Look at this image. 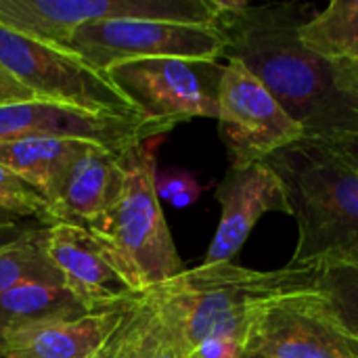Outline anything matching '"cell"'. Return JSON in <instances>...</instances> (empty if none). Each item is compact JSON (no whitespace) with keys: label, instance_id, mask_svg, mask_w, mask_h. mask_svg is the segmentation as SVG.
<instances>
[{"label":"cell","instance_id":"6da1fadb","mask_svg":"<svg viewBox=\"0 0 358 358\" xmlns=\"http://www.w3.org/2000/svg\"><path fill=\"white\" fill-rule=\"evenodd\" d=\"M227 59L241 61L296 120L306 141L358 134V82L352 65L334 63L300 40L310 15L298 4L216 0Z\"/></svg>","mask_w":358,"mask_h":358},{"label":"cell","instance_id":"7a4b0ae2","mask_svg":"<svg viewBox=\"0 0 358 358\" xmlns=\"http://www.w3.org/2000/svg\"><path fill=\"white\" fill-rule=\"evenodd\" d=\"M323 266L254 271L233 262L199 264L145 292L168 329L191 355L208 338L245 340L252 319L268 302L319 289Z\"/></svg>","mask_w":358,"mask_h":358},{"label":"cell","instance_id":"3957f363","mask_svg":"<svg viewBox=\"0 0 358 358\" xmlns=\"http://www.w3.org/2000/svg\"><path fill=\"white\" fill-rule=\"evenodd\" d=\"M266 162L281 178L298 224L289 264L323 266L358 258V168L306 138Z\"/></svg>","mask_w":358,"mask_h":358},{"label":"cell","instance_id":"277c9868","mask_svg":"<svg viewBox=\"0 0 358 358\" xmlns=\"http://www.w3.org/2000/svg\"><path fill=\"white\" fill-rule=\"evenodd\" d=\"M157 141L124 153V185L117 199L86 227L115 271L141 296L187 271L155 191L153 147Z\"/></svg>","mask_w":358,"mask_h":358},{"label":"cell","instance_id":"5b68a950","mask_svg":"<svg viewBox=\"0 0 358 358\" xmlns=\"http://www.w3.org/2000/svg\"><path fill=\"white\" fill-rule=\"evenodd\" d=\"M0 67L40 101L90 113L141 117L109 78L71 50L27 38L0 23ZM145 117V115H143Z\"/></svg>","mask_w":358,"mask_h":358},{"label":"cell","instance_id":"8992f818","mask_svg":"<svg viewBox=\"0 0 358 358\" xmlns=\"http://www.w3.org/2000/svg\"><path fill=\"white\" fill-rule=\"evenodd\" d=\"M63 48L96 71L136 59L214 61L227 52V36L218 25H193L157 19H109L78 27Z\"/></svg>","mask_w":358,"mask_h":358},{"label":"cell","instance_id":"52a82bcc","mask_svg":"<svg viewBox=\"0 0 358 358\" xmlns=\"http://www.w3.org/2000/svg\"><path fill=\"white\" fill-rule=\"evenodd\" d=\"M224 65L193 59H136L105 71L109 82L149 120L178 126L218 115Z\"/></svg>","mask_w":358,"mask_h":358},{"label":"cell","instance_id":"ba28073f","mask_svg":"<svg viewBox=\"0 0 358 358\" xmlns=\"http://www.w3.org/2000/svg\"><path fill=\"white\" fill-rule=\"evenodd\" d=\"M109 19L218 25V8L216 0H0L2 25L55 46L78 27Z\"/></svg>","mask_w":358,"mask_h":358},{"label":"cell","instance_id":"9c48e42d","mask_svg":"<svg viewBox=\"0 0 358 358\" xmlns=\"http://www.w3.org/2000/svg\"><path fill=\"white\" fill-rule=\"evenodd\" d=\"M243 350L262 358H358V336L325 294L313 289L262 306L250 323Z\"/></svg>","mask_w":358,"mask_h":358},{"label":"cell","instance_id":"30bf717a","mask_svg":"<svg viewBox=\"0 0 358 358\" xmlns=\"http://www.w3.org/2000/svg\"><path fill=\"white\" fill-rule=\"evenodd\" d=\"M216 120L233 168L264 162L304 138L302 126L237 59H227Z\"/></svg>","mask_w":358,"mask_h":358},{"label":"cell","instance_id":"8fae6325","mask_svg":"<svg viewBox=\"0 0 358 358\" xmlns=\"http://www.w3.org/2000/svg\"><path fill=\"white\" fill-rule=\"evenodd\" d=\"M174 126L149 117L90 113L50 101H25L0 107V143L19 138H76L117 153L162 138Z\"/></svg>","mask_w":358,"mask_h":358},{"label":"cell","instance_id":"7c38bea8","mask_svg":"<svg viewBox=\"0 0 358 358\" xmlns=\"http://www.w3.org/2000/svg\"><path fill=\"white\" fill-rule=\"evenodd\" d=\"M44 248L61 273L63 285L88 315L128 308L141 298L86 227L55 222L44 231Z\"/></svg>","mask_w":358,"mask_h":358},{"label":"cell","instance_id":"4fadbf2b","mask_svg":"<svg viewBox=\"0 0 358 358\" xmlns=\"http://www.w3.org/2000/svg\"><path fill=\"white\" fill-rule=\"evenodd\" d=\"M220 222L201 264L231 262L268 212L292 214L285 187L268 162L229 168L216 187Z\"/></svg>","mask_w":358,"mask_h":358},{"label":"cell","instance_id":"5bb4252c","mask_svg":"<svg viewBox=\"0 0 358 358\" xmlns=\"http://www.w3.org/2000/svg\"><path fill=\"white\" fill-rule=\"evenodd\" d=\"M128 308L90 313L71 321H50L2 334L0 357L96 358L122 325Z\"/></svg>","mask_w":358,"mask_h":358},{"label":"cell","instance_id":"9a60e30c","mask_svg":"<svg viewBox=\"0 0 358 358\" xmlns=\"http://www.w3.org/2000/svg\"><path fill=\"white\" fill-rule=\"evenodd\" d=\"M122 159L124 153L92 143L86 145L73 162L55 203L61 222L88 227L111 208L124 185Z\"/></svg>","mask_w":358,"mask_h":358},{"label":"cell","instance_id":"2e32d148","mask_svg":"<svg viewBox=\"0 0 358 358\" xmlns=\"http://www.w3.org/2000/svg\"><path fill=\"white\" fill-rule=\"evenodd\" d=\"M88 143L76 138H19L0 143V166L34 187L52 206L65 178Z\"/></svg>","mask_w":358,"mask_h":358},{"label":"cell","instance_id":"e0dca14e","mask_svg":"<svg viewBox=\"0 0 358 358\" xmlns=\"http://www.w3.org/2000/svg\"><path fill=\"white\" fill-rule=\"evenodd\" d=\"M96 358H191L143 294Z\"/></svg>","mask_w":358,"mask_h":358},{"label":"cell","instance_id":"ac0fdd59","mask_svg":"<svg viewBox=\"0 0 358 358\" xmlns=\"http://www.w3.org/2000/svg\"><path fill=\"white\" fill-rule=\"evenodd\" d=\"M88 315L65 285L23 283L0 294V336L23 327Z\"/></svg>","mask_w":358,"mask_h":358},{"label":"cell","instance_id":"d6986e66","mask_svg":"<svg viewBox=\"0 0 358 358\" xmlns=\"http://www.w3.org/2000/svg\"><path fill=\"white\" fill-rule=\"evenodd\" d=\"M300 40L334 63L358 65V0H334L310 13L300 25Z\"/></svg>","mask_w":358,"mask_h":358},{"label":"cell","instance_id":"ffe728a7","mask_svg":"<svg viewBox=\"0 0 358 358\" xmlns=\"http://www.w3.org/2000/svg\"><path fill=\"white\" fill-rule=\"evenodd\" d=\"M44 229L0 250V294L23 283L63 285V277L44 248Z\"/></svg>","mask_w":358,"mask_h":358},{"label":"cell","instance_id":"44dd1931","mask_svg":"<svg viewBox=\"0 0 358 358\" xmlns=\"http://www.w3.org/2000/svg\"><path fill=\"white\" fill-rule=\"evenodd\" d=\"M319 289L331 302L344 325L358 336V258L323 264Z\"/></svg>","mask_w":358,"mask_h":358},{"label":"cell","instance_id":"7402d4cb","mask_svg":"<svg viewBox=\"0 0 358 358\" xmlns=\"http://www.w3.org/2000/svg\"><path fill=\"white\" fill-rule=\"evenodd\" d=\"M0 210L15 218L36 220L46 227L61 222L55 206L4 166H0Z\"/></svg>","mask_w":358,"mask_h":358},{"label":"cell","instance_id":"603a6c76","mask_svg":"<svg viewBox=\"0 0 358 358\" xmlns=\"http://www.w3.org/2000/svg\"><path fill=\"white\" fill-rule=\"evenodd\" d=\"M155 191L159 199H168L174 208H187L201 195V185L187 170H164L155 172Z\"/></svg>","mask_w":358,"mask_h":358},{"label":"cell","instance_id":"cb8c5ba5","mask_svg":"<svg viewBox=\"0 0 358 358\" xmlns=\"http://www.w3.org/2000/svg\"><path fill=\"white\" fill-rule=\"evenodd\" d=\"M243 342L235 338H208L199 342L191 358H243Z\"/></svg>","mask_w":358,"mask_h":358},{"label":"cell","instance_id":"d4e9b609","mask_svg":"<svg viewBox=\"0 0 358 358\" xmlns=\"http://www.w3.org/2000/svg\"><path fill=\"white\" fill-rule=\"evenodd\" d=\"M25 101H40V99H36L31 90H27L8 71L0 67V107L13 105V103H25Z\"/></svg>","mask_w":358,"mask_h":358},{"label":"cell","instance_id":"484cf974","mask_svg":"<svg viewBox=\"0 0 358 358\" xmlns=\"http://www.w3.org/2000/svg\"><path fill=\"white\" fill-rule=\"evenodd\" d=\"M46 224L36 220H15V222H0V250L25 239L27 235L44 229Z\"/></svg>","mask_w":358,"mask_h":358},{"label":"cell","instance_id":"4316f807","mask_svg":"<svg viewBox=\"0 0 358 358\" xmlns=\"http://www.w3.org/2000/svg\"><path fill=\"white\" fill-rule=\"evenodd\" d=\"M317 143L325 145L336 155H340L342 159H346L348 164H352L355 168H358V134L340 136V138H329V141H317Z\"/></svg>","mask_w":358,"mask_h":358},{"label":"cell","instance_id":"83f0119b","mask_svg":"<svg viewBox=\"0 0 358 358\" xmlns=\"http://www.w3.org/2000/svg\"><path fill=\"white\" fill-rule=\"evenodd\" d=\"M15 220H21V218H15V216H10V214L0 210V222H15Z\"/></svg>","mask_w":358,"mask_h":358},{"label":"cell","instance_id":"f1b7e54d","mask_svg":"<svg viewBox=\"0 0 358 358\" xmlns=\"http://www.w3.org/2000/svg\"><path fill=\"white\" fill-rule=\"evenodd\" d=\"M352 71H355V76H357V82H358V65H352Z\"/></svg>","mask_w":358,"mask_h":358},{"label":"cell","instance_id":"f546056e","mask_svg":"<svg viewBox=\"0 0 358 358\" xmlns=\"http://www.w3.org/2000/svg\"><path fill=\"white\" fill-rule=\"evenodd\" d=\"M243 358H262V357H256V355H248V352H245V355H243Z\"/></svg>","mask_w":358,"mask_h":358},{"label":"cell","instance_id":"4dcf8cb0","mask_svg":"<svg viewBox=\"0 0 358 358\" xmlns=\"http://www.w3.org/2000/svg\"><path fill=\"white\" fill-rule=\"evenodd\" d=\"M0 358H2V357H0Z\"/></svg>","mask_w":358,"mask_h":358}]
</instances>
